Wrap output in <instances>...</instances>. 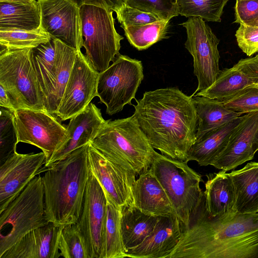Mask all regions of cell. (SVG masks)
Wrapping results in <instances>:
<instances>
[{
    "label": "cell",
    "mask_w": 258,
    "mask_h": 258,
    "mask_svg": "<svg viewBox=\"0 0 258 258\" xmlns=\"http://www.w3.org/2000/svg\"><path fill=\"white\" fill-rule=\"evenodd\" d=\"M235 37L238 46L248 56L258 52V26L240 24Z\"/></svg>",
    "instance_id": "f35d334b"
},
{
    "label": "cell",
    "mask_w": 258,
    "mask_h": 258,
    "mask_svg": "<svg viewBox=\"0 0 258 258\" xmlns=\"http://www.w3.org/2000/svg\"><path fill=\"white\" fill-rule=\"evenodd\" d=\"M234 191V210L242 214L258 212V162L247 163L228 173Z\"/></svg>",
    "instance_id": "d4e9b609"
},
{
    "label": "cell",
    "mask_w": 258,
    "mask_h": 258,
    "mask_svg": "<svg viewBox=\"0 0 258 258\" xmlns=\"http://www.w3.org/2000/svg\"><path fill=\"white\" fill-rule=\"evenodd\" d=\"M124 5L153 15L161 20L178 16L176 0H124Z\"/></svg>",
    "instance_id": "d590c367"
},
{
    "label": "cell",
    "mask_w": 258,
    "mask_h": 258,
    "mask_svg": "<svg viewBox=\"0 0 258 258\" xmlns=\"http://www.w3.org/2000/svg\"><path fill=\"white\" fill-rule=\"evenodd\" d=\"M58 249L61 256L64 258H90L85 239L77 223L63 226Z\"/></svg>",
    "instance_id": "836d02e7"
},
{
    "label": "cell",
    "mask_w": 258,
    "mask_h": 258,
    "mask_svg": "<svg viewBox=\"0 0 258 258\" xmlns=\"http://www.w3.org/2000/svg\"><path fill=\"white\" fill-rule=\"evenodd\" d=\"M35 0H0V2L29 4L35 2Z\"/></svg>",
    "instance_id": "7bdbcfd3"
},
{
    "label": "cell",
    "mask_w": 258,
    "mask_h": 258,
    "mask_svg": "<svg viewBox=\"0 0 258 258\" xmlns=\"http://www.w3.org/2000/svg\"><path fill=\"white\" fill-rule=\"evenodd\" d=\"M256 55L258 56V54Z\"/></svg>",
    "instance_id": "c3c4849f"
},
{
    "label": "cell",
    "mask_w": 258,
    "mask_h": 258,
    "mask_svg": "<svg viewBox=\"0 0 258 258\" xmlns=\"http://www.w3.org/2000/svg\"><path fill=\"white\" fill-rule=\"evenodd\" d=\"M0 163H3L16 151L17 132L14 113L0 107Z\"/></svg>",
    "instance_id": "e575fe53"
},
{
    "label": "cell",
    "mask_w": 258,
    "mask_h": 258,
    "mask_svg": "<svg viewBox=\"0 0 258 258\" xmlns=\"http://www.w3.org/2000/svg\"><path fill=\"white\" fill-rule=\"evenodd\" d=\"M143 79L141 61L119 54L98 78L97 96L106 113L112 115L131 105Z\"/></svg>",
    "instance_id": "30bf717a"
},
{
    "label": "cell",
    "mask_w": 258,
    "mask_h": 258,
    "mask_svg": "<svg viewBox=\"0 0 258 258\" xmlns=\"http://www.w3.org/2000/svg\"><path fill=\"white\" fill-rule=\"evenodd\" d=\"M115 13L117 19L122 28L128 26L145 25L161 20L153 15L125 5Z\"/></svg>",
    "instance_id": "74e56055"
},
{
    "label": "cell",
    "mask_w": 258,
    "mask_h": 258,
    "mask_svg": "<svg viewBox=\"0 0 258 258\" xmlns=\"http://www.w3.org/2000/svg\"><path fill=\"white\" fill-rule=\"evenodd\" d=\"M135 100L133 116L152 146L167 157L186 161L198 126L191 96L172 87L145 92Z\"/></svg>",
    "instance_id": "6da1fadb"
},
{
    "label": "cell",
    "mask_w": 258,
    "mask_h": 258,
    "mask_svg": "<svg viewBox=\"0 0 258 258\" xmlns=\"http://www.w3.org/2000/svg\"><path fill=\"white\" fill-rule=\"evenodd\" d=\"M46 161L43 152L19 154L15 151L0 167V212L39 172Z\"/></svg>",
    "instance_id": "e0dca14e"
},
{
    "label": "cell",
    "mask_w": 258,
    "mask_h": 258,
    "mask_svg": "<svg viewBox=\"0 0 258 258\" xmlns=\"http://www.w3.org/2000/svg\"><path fill=\"white\" fill-rule=\"evenodd\" d=\"M244 116L237 117L197 138L190 148L186 161H196L200 166L212 165L226 147Z\"/></svg>",
    "instance_id": "603a6c76"
},
{
    "label": "cell",
    "mask_w": 258,
    "mask_h": 258,
    "mask_svg": "<svg viewBox=\"0 0 258 258\" xmlns=\"http://www.w3.org/2000/svg\"><path fill=\"white\" fill-rule=\"evenodd\" d=\"M191 97L198 120L196 139L243 115L228 109L221 101L203 96Z\"/></svg>",
    "instance_id": "83f0119b"
},
{
    "label": "cell",
    "mask_w": 258,
    "mask_h": 258,
    "mask_svg": "<svg viewBox=\"0 0 258 258\" xmlns=\"http://www.w3.org/2000/svg\"><path fill=\"white\" fill-rule=\"evenodd\" d=\"M63 226L49 222L29 232L0 258H58L59 239Z\"/></svg>",
    "instance_id": "44dd1931"
},
{
    "label": "cell",
    "mask_w": 258,
    "mask_h": 258,
    "mask_svg": "<svg viewBox=\"0 0 258 258\" xmlns=\"http://www.w3.org/2000/svg\"><path fill=\"white\" fill-rule=\"evenodd\" d=\"M258 258V212L211 217L204 202L167 258Z\"/></svg>",
    "instance_id": "7a4b0ae2"
},
{
    "label": "cell",
    "mask_w": 258,
    "mask_h": 258,
    "mask_svg": "<svg viewBox=\"0 0 258 258\" xmlns=\"http://www.w3.org/2000/svg\"><path fill=\"white\" fill-rule=\"evenodd\" d=\"M178 14L200 17L208 22H220L228 0H176Z\"/></svg>",
    "instance_id": "1f68e13d"
},
{
    "label": "cell",
    "mask_w": 258,
    "mask_h": 258,
    "mask_svg": "<svg viewBox=\"0 0 258 258\" xmlns=\"http://www.w3.org/2000/svg\"><path fill=\"white\" fill-rule=\"evenodd\" d=\"M134 206L154 216L175 214L162 185L149 168L139 175L134 188Z\"/></svg>",
    "instance_id": "7402d4cb"
},
{
    "label": "cell",
    "mask_w": 258,
    "mask_h": 258,
    "mask_svg": "<svg viewBox=\"0 0 258 258\" xmlns=\"http://www.w3.org/2000/svg\"><path fill=\"white\" fill-rule=\"evenodd\" d=\"M90 144L112 163L140 175L158 154L132 115L108 120Z\"/></svg>",
    "instance_id": "277c9868"
},
{
    "label": "cell",
    "mask_w": 258,
    "mask_h": 258,
    "mask_svg": "<svg viewBox=\"0 0 258 258\" xmlns=\"http://www.w3.org/2000/svg\"><path fill=\"white\" fill-rule=\"evenodd\" d=\"M89 146V143L46 167L42 177L48 222L64 226L78 222L90 174Z\"/></svg>",
    "instance_id": "3957f363"
},
{
    "label": "cell",
    "mask_w": 258,
    "mask_h": 258,
    "mask_svg": "<svg viewBox=\"0 0 258 258\" xmlns=\"http://www.w3.org/2000/svg\"><path fill=\"white\" fill-rule=\"evenodd\" d=\"M41 25L38 2L29 4L0 2V31L39 29Z\"/></svg>",
    "instance_id": "484cf974"
},
{
    "label": "cell",
    "mask_w": 258,
    "mask_h": 258,
    "mask_svg": "<svg viewBox=\"0 0 258 258\" xmlns=\"http://www.w3.org/2000/svg\"><path fill=\"white\" fill-rule=\"evenodd\" d=\"M106 199L107 216L103 238L102 258L126 257L121 232V210L108 198Z\"/></svg>",
    "instance_id": "f546056e"
},
{
    "label": "cell",
    "mask_w": 258,
    "mask_h": 258,
    "mask_svg": "<svg viewBox=\"0 0 258 258\" xmlns=\"http://www.w3.org/2000/svg\"><path fill=\"white\" fill-rule=\"evenodd\" d=\"M42 1H48V0H42Z\"/></svg>",
    "instance_id": "7dc6e473"
},
{
    "label": "cell",
    "mask_w": 258,
    "mask_h": 258,
    "mask_svg": "<svg viewBox=\"0 0 258 258\" xmlns=\"http://www.w3.org/2000/svg\"><path fill=\"white\" fill-rule=\"evenodd\" d=\"M88 156L90 169L106 198L121 211L134 206V188L137 174L112 163L90 143Z\"/></svg>",
    "instance_id": "9a60e30c"
},
{
    "label": "cell",
    "mask_w": 258,
    "mask_h": 258,
    "mask_svg": "<svg viewBox=\"0 0 258 258\" xmlns=\"http://www.w3.org/2000/svg\"><path fill=\"white\" fill-rule=\"evenodd\" d=\"M235 23L249 25L258 18V0H236Z\"/></svg>",
    "instance_id": "ab89813d"
},
{
    "label": "cell",
    "mask_w": 258,
    "mask_h": 258,
    "mask_svg": "<svg viewBox=\"0 0 258 258\" xmlns=\"http://www.w3.org/2000/svg\"><path fill=\"white\" fill-rule=\"evenodd\" d=\"M50 38L41 27L32 31H0L1 50L33 48L48 42Z\"/></svg>",
    "instance_id": "d6a6232c"
},
{
    "label": "cell",
    "mask_w": 258,
    "mask_h": 258,
    "mask_svg": "<svg viewBox=\"0 0 258 258\" xmlns=\"http://www.w3.org/2000/svg\"><path fill=\"white\" fill-rule=\"evenodd\" d=\"M70 119L66 127L67 137L64 143L44 165L45 167L90 143L108 121L103 118L100 109L93 103Z\"/></svg>",
    "instance_id": "ffe728a7"
},
{
    "label": "cell",
    "mask_w": 258,
    "mask_h": 258,
    "mask_svg": "<svg viewBox=\"0 0 258 258\" xmlns=\"http://www.w3.org/2000/svg\"><path fill=\"white\" fill-rule=\"evenodd\" d=\"M14 113L18 143L41 149L46 157L45 164L64 143L67 137L66 127L54 114L46 111L22 108Z\"/></svg>",
    "instance_id": "7c38bea8"
},
{
    "label": "cell",
    "mask_w": 258,
    "mask_h": 258,
    "mask_svg": "<svg viewBox=\"0 0 258 258\" xmlns=\"http://www.w3.org/2000/svg\"><path fill=\"white\" fill-rule=\"evenodd\" d=\"M180 25L186 29L184 45L193 57L194 73L198 81L194 95L211 86L221 72L218 49L220 40L201 18H188Z\"/></svg>",
    "instance_id": "8fae6325"
},
{
    "label": "cell",
    "mask_w": 258,
    "mask_h": 258,
    "mask_svg": "<svg viewBox=\"0 0 258 258\" xmlns=\"http://www.w3.org/2000/svg\"><path fill=\"white\" fill-rule=\"evenodd\" d=\"M169 21L160 20L145 25L128 26L122 28L130 44L138 50H142L167 38Z\"/></svg>",
    "instance_id": "4dcf8cb0"
},
{
    "label": "cell",
    "mask_w": 258,
    "mask_h": 258,
    "mask_svg": "<svg viewBox=\"0 0 258 258\" xmlns=\"http://www.w3.org/2000/svg\"><path fill=\"white\" fill-rule=\"evenodd\" d=\"M78 7L91 5L116 12L124 5V0H68Z\"/></svg>",
    "instance_id": "60d3db41"
},
{
    "label": "cell",
    "mask_w": 258,
    "mask_h": 258,
    "mask_svg": "<svg viewBox=\"0 0 258 258\" xmlns=\"http://www.w3.org/2000/svg\"><path fill=\"white\" fill-rule=\"evenodd\" d=\"M186 161L158 153L150 168L165 190L184 230L195 219L204 202L201 175Z\"/></svg>",
    "instance_id": "5b68a950"
},
{
    "label": "cell",
    "mask_w": 258,
    "mask_h": 258,
    "mask_svg": "<svg viewBox=\"0 0 258 258\" xmlns=\"http://www.w3.org/2000/svg\"><path fill=\"white\" fill-rule=\"evenodd\" d=\"M207 176L204 206L209 215L216 217L236 212L234 188L228 173L221 170Z\"/></svg>",
    "instance_id": "cb8c5ba5"
},
{
    "label": "cell",
    "mask_w": 258,
    "mask_h": 258,
    "mask_svg": "<svg viewBox=\"0 0 258 258\" xmlns=\"http://www.w3.org/2000/svg\"><path fill=\"white\" fill-rule=\"evenodd\" d=\"M40 27L51 37L77 51L83 44L80 8L68 0H38Z\"/></svg>",
    "instance_id": "5bb4252c"
},
{
    "label": "cell",
    "mask_w": 258,
    "mask_h": 258,
    "mask_svg": "<svg viewBox=\"0 0 258 258\" xmlns=\"http://www.w3.org/2000/svg\"><path fill=\"white\" fill-rule=\"evenodd\" d=\"M253 86L258 87V84L253 85Z\"/></svg>",
    "instance_id": "bcb514c9"
},
{
    "label": "cell",
    "mask_w": 258,
    "mask_h": 258,
    "mask_svg": "<svg viewBox=\"0 0 258 258\" xmlns=\"http://www.w3.org/2000/svg\"><path fill=\"white\" fill-rule=\"evenodd\" d=\"M253 84L251 79L234 65L231 68L221 71L211 86L194 95L223 101L231 98Z\"/></svg>",
    "instance_id": "f1b7e54d"
},
{
    "label": "cell",
    "mask_w": 258,
    "mask_h": 258,
    "mask_svg": "<svg viewBox=\"0 0 258 258\" xmlns=\"http://www.w3.org/2000/svg\"><path fill=\"white\" fill-rule=\"evenodd\" d=\"M0 107L8 109L13 113L15 112L6 91L1 85H0Z\"/></svg>",
    "instance_id": "b9f144b4"
},
{
    "label": "cell",
    "mask_w": 258,
    "mask_h": 258,
    "mask_svg": "<svg viewBox=\"0 0 258 258\" xmlns=\"http://www.w3.org/2000/svg\"><path fill=\"white\" fill-rule=\"evenodd\" d=\"M77 51L58 40L32 48L33 62L47 112L55 114L60 104Z\"/></svg>",
    "instance_id": "ba28073f"
},
{
    "label": "cell",
    "mask_w": 258,
    "mask_h": 258,
    "mask_svg": "<svg viewBox=\"0 0 258 258\" xmlns=\"http://www.w3.org/2000/svg\"><path fill=\"white\" fill-rule=\"evenodd\" d=\"M159 216L146 214L135 206L122 210L121 232L125 251L137 247L153 230Z\"/></svg>",
    "instance_id": "4316f807"
},
{
    "label": "cell",
    "mask_w": 258,
    "mask_h": 258,
    "mask_svg": "<svg viewBox=\"0 0 258 258\" xmlns=\"http://www.w3.org/2000/svg\"><path fill=\"white\" fill-rule=\"evenodd\" d=\"M221 101L228 109L243 114L258 111V87L248 86L231 98Z\"/></svg>",
    "instance_id": "8d00e7d4"
},
{
    "label": "cell",
    "mask_w": 258,
    "mask_h": 258,
    "mask_svg": "<svg viewBox=\"0 0 258 258\" xmlns=\"http://www.w3.org/2000/svg\"><path fill=\"white\" fill-rule=\"evenodd\" d=\"M113 12L91 5L80 7L85 56L99 74L120 54V41L123 39L115 28Z\"/></svg>",
    "instance_id": "9c48e42d"
},
{
    "label": "cell",
    "mask_w": 258,
    "mask_h": 258,
    "mask_svg": "<svg viewBox=\"0 0 258 258\" xmlns=\"http://www.w3.org/2000/svg\"><path fill=\"white\" fill-rule=\"evenodd\" d=\"M183 230L175 214L159 216L152 232L141 244L127 250V257L167 258L177 245Z\"/></svg>",
    "instance_id": "d6986e66"
},
{
    "label": "cell",
    "mask_w": 258,
    "mask_h": 258,
    "mask_svg": "<svg viewBox=\"0 0 258 258\" xmlns=\"http://www.w3.org/2000/svg\"><path fill=\"white\" fill-rule=\"evenodd\" d=\"M0 85L6 91L15 111L22 108L46 111L32 48L0 50Z\"/></svg>",
    "instance_id": "52a82bcc"
},
{
    "label": "cell",
    "mask_w": 258,
    "mask_h": 258,
    "mask_svg": "<svg viewBox=\"0 0 258 258\" xmlns=\"http://www.w3.org/2000/svg\"><path fill=\"white\" fill-rule=\"evenodd\" d=\"M258 130V111L245 114L212 166L227 172L252 160L256 153L254 141Z\"/></svg>",
    "instance_id": "ac0fdd59"
},
{
    "label": "cell",
    "mask_w": 258,
    "mask_h": 258,
    "mask_svg": "<svg viewBox=\"0 0 258 258\" xmlns=\"http://www.w3.org/2000/svg\"><path fill=\"white\" fill-rule=\"evenodd\" d=\"M254 145L256 151H258V130L255 136Z\"/></svg>",
    "instance_id": "ee69618b"
},
{
    "label": "cell",
    "mask_w": 258,
    "mask_h": 258,
    "mask_svg": "<svg viewBox=\"0 0 258 258\" xmlns=\"http://www.w3.org/2000/svg\"><path fill=\"white\" fill-rule=\"evenodd\" d=\"M48 223L42 177L38 174L0 212V256L28 233Z\"/></svg>",
    "instance_id": "8992f818"
},
{
    "label": "cell",
    "mask_w": 258,
    "mask_h": 258,
    "mask_svg": "<svg viewBox=\"0 0 258 258\" xmlns=\"http://www.w3.org/2000/svg\"><path fill=\"white\" fill-rule=\"evenodd\" d=\"M106 216L105 194L90 170L82 212L77 222L85 239L90 258H102Z\"/></svg>",
    "instance_id": "2e32d148"
},
{
    "label": "cell",
    "mask_w": 258,
    "mask_h": 258,
    "mask_svg": "<svg viewBox=\"0 0 258 258\" xmlns=\"http://www.w3.org/2000/svg\"><path fill=\"white\" fill-rule=\"evenodd\" d=\"M99 74L81 50L78 51L62 100L54 115L64 121L84 110L97 96Z\"/></svg>",
    "instance_id": "4fadbf2b"
},
{
    "label": "cell",
    "mask_w": 258,
    "mask_h": 258,
    "mask_svg": "<svg viewBox=\"0 0 258 258\" xmlns=\"http://www.w3.org/2000/svg\"><path fill=\"white\" fill-rule=\"evenodd\" d=\"M248 26H258V18Z\"/></svg>",
    "instance_id": "f6af8a7d"
}]
</instances>
